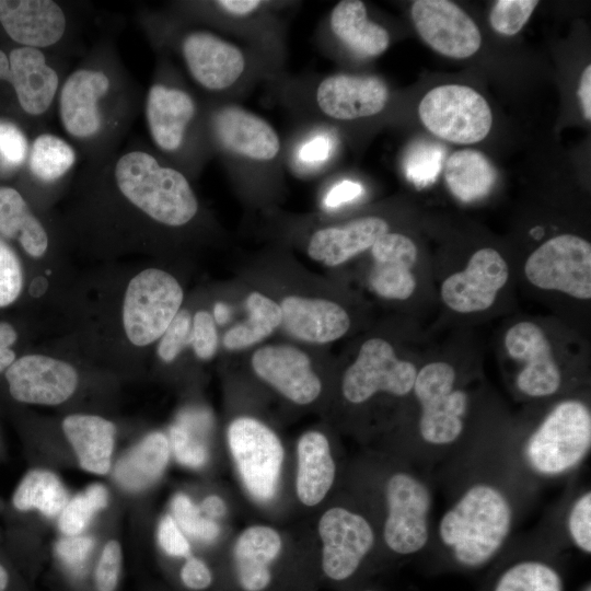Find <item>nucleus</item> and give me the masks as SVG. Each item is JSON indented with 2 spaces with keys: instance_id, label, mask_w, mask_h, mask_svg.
Segmentation results:
<instances>
[{
  "instance_id": "1",
  "label": "nucleus",
  "mask_w": 591,
  "mask_h": 591,
  "mask_svg": "<svg viewBox=\"0 0 591 591\" xmlns=\"http://www.w3.org/2000/svg\"><path fill=\"white\" fill-rule=\"evenodd\" d=\"M512 506L494 484H472L443 513L438 534L452 558L465 568L493 560L511 532Z\"/></svg>"
},
{
  "instance_id": "2",
  "label": "nucleus",
  "mask_w": 591,
  "mask_h": 591,
  "mask_svg": "<svg viewBox=\"0 0 591 591\" xmlns=\"http://www.w3.org/2000/svg\"><path fill=\"white\" fill-rule=\"evenodd\" d=\"M114 181L130 204L162 224L184 225L198 211L197 197L185 175L161 165L146 151L120 155L114 166Z\"/></svg>"
},
{
  "instance_id": "3",
  "label": "nucleus",
  "mask_w": 591,
  "mask_h": 591,
  "mask_svg": "<svg viewBox=\"0 0 591 591\" xmlns=\"http://www.w3.org/2000/svg\"><path fill=\"white\" fill-rule=\"evenodd\" d=\"M591 448V413L577 399L557 404L530 434L523 448L526 465L543 477L578 467Z\"/></svg>"
},
{
  "instance_id": "4",
  "label": "nucleus",
  "mask_w": 591,
  "mask_h": 591,
  "mask_svg": "<svg viewBox=\"0 0 591 591\" xmlns=\"http://www.w3.org/2000/svg\"><path fill=\"white\" fill-rule=\"evenodd\" d=\"M183 289L169 273L148 268L128 283L123 305L127 338L136 346L159 339L179 311Z\"/></svg>"
},
{
  "instance_id": "5",
  "label": "nucleus",
  "mask_w": 591,
  "mask_h": 591,
  "mask_svg": "<svg viewBox=\"0 0 591 591\" xmlns=\"http://www.w3.org/2000/svg\"><path fill=\"white\" fill-rule=\"evenodd\" d=\"M418 114L431 134L461 144L482 141L493 125L487 101L462 84H443L428 91L419 103Z\"/></svg>"
},
{
  "instance_id": "6",
  "label": "nucleus",
  "mask_w": 591,
  "mask_h": 591,
  "mask_svg": "<svg viewBox=\"0 0 591 591\" xmlns=\"http://www.w3.org/2000/svg\"><path fill=\"white\" fill-rule=\"evenodd\" d=\"M228 444L245 489L258 502H269L277 493L285 451L277 434L251 417L234 419L228 428Z\"/></svg>"
},
{
  "instance_id": "7",
  "label": "nucleus",
  "mask_w": 591,
  "mask_h": 591,
  "mask_svg": "<svg viewBox=\"0 0 591 591\" xmlns=\"http://www.w3.org/2000/svg\"><path fill=\"white\" fill-rule=\"evenodd\" d=\"M454 383L455 371L445 362L428 363L417 372L413 391L420 405L419 432L429 444H451L463 431L467 396Z\"/></svg>"
},
{
  "instance_id": "8",
  "label": "nucleus",
  "mask_w": 591,
  "mask_h": 591,
  "mask_svg": "<svg viewBox=\"0 0 591 591\" xmlns=\"http://www.w3.org/2000/svg\"><path fill=\"white\" fill-rule=\"evenodd\" d=\"M386 518L383 538L402 556L419 553L429 540L431 494L427 485L407 472L390 476L385 485Z\"/></svg>"
},
{
  "instance_id": "9",
  "label": "nucleus",
  "mask_w": 591,
  "mask_h": 591,
  "mask_svg": "<svg viewBox=\"0 0 591 591\" xmlns=\"http://www.w3.org/2000/svg\"><path fill=\"white\" fill-rule=\"evenodd\" d=\"M528 280L544 290H557L573 298H591V244L573 234L547 240L526 259Z\"/></svg>"
},
{
  "instance_id": "10",
  "label": "nucleus",
  "mask_w": 591,
  "mask_h": 591,
  "mask_svg": "<svg viewBox=\"0 0 591 591\" xmlns=\"http://www.w3.org/2000/svg\"><path fill=\"white\" fill-rule=\"evenodd\" d=\"M416 367L396 357L391 344L381 338L364 341L355 362L346 370L341 391L352 404H361L378 392L404 396L413 391Z\"/></svg>"
},
{
  "instance_id": "11",
  "label": "nucleus",
  "mask_w": 591,
  "mask_h": 591,
  "mask_svg": "<svg viewBox=\"0 0 591 591\" xmlns=\"http://www.w3.org/2000/svg\"><path fill=\"white\" fill-rule=\"evenodd\" d=\"M321 566L333 581L352 577L374 545V532L361 514L344 507L326 510L318 521Z\"/></svg>"
},
{
  "instance_id": "12",
  "label": "nucleus",
  "mask_w": 591,
  "mask_h": 591,
  "mask_svg": "<svg viewBox=\"0 0 591 591\" xmlns=\"http://www.w3.org/2000/svg\"><path fill=\"white\" fill-rule=\"evenodd\" d=\"M410 14L420 37L445 57L464 59L480 47L482 36L477 25L452 1L416 0Z\"/></svg>"
},
{
  "instance_id": "13",
  "label": "nucleus",
  "mask_w": 591,
  "mask_h": 591,
  "mask_svg": "<svg viewBox=\"0 0 591 591\" xmlns=\"http://www.w3.org/2000/svg\"><path fill=\"white\" fill-rule=\"evenodd\" d=\"M4 374L11 396L26 404L59 405L78 385V373L70 363L44 355L15 359Z\"/></svg>"
},
{
  "instance_id": "14",
  "label": "nucleus",
  "mask_w": 591,
  "mask_h": 591,
  "mask_svg": "<svg viewBox=\"0 0 591 591\" xmlns=\"http://www.w3.org/2000/svg\"><path fill=\"white\" fill-rule=\"evenodd\" d=\"M509 269L495 250L476 251L463 271L449 276L441 286V298L453 311L472 313L487 310L506 285Z\"/></svg>"
},
{
  "instance_id": "15",
  "label": "nucleus",
  "mask_w": 591,
  "mask_h": 591,
  "mask_svg": "<svg viewBox=\"0 0 591 591\" xmlns=\"http://www.w3.org/2000/svg\"><path fill=\"white\" fill-rule=\"evenodd\" d=\"M181 48L190 77L208 91L230 89L245 71L246 59L241 48L213 33L190 32Z\"/></svg>"
},
{
  "instance_id": "16",
  "label": "nucleus",
  "mask_w": 591,
  "mask_h": 591,
  "mask_svg": "<svg viewBox=\"0 0 591 591\" xmlns=\"http://www.w3.org/2000/svg\"><path fill=\"white\" fill-rule=\"evenodd\" d=\"M505 346L511 358L524 364L515 379L521 393L530 397H545L558 391L560 371L541 327L526 321L517 323L508 329Z\"/></svg>"
},
{
  "instance_id": "17",
  "label": "nucleus",
  "mask_w": 591,
  "mask_h": 591,
  "mask_svg": "<svg viewBox=\"0 0 591 591\" xmlns=\"http://www.w3.org/2000/svg\"><path fill=\"white\" fill-rule=\"evenodd\" d=\"M211 129L218 144L235 157L268 162L279 154L280 139L275 128L241 106L218 108L211 118Z\"/></svg>"
},
{
  "instance_id": "18",
  "label": "nucleus",
  "mask_w": 591,
  "mask_h": 591,
  "mask_svg": "<svg viewBox=\"0 0 591 591\" xmlns=\"http://www.w3.org/2000/svg\"><path fill=\"white\" fill-rule=\"evenodd\" d=\"M387 99L386 84L375 76L332 74L315 91L318 109L337 120L374 116L384 109Z\"/></svg>"
},
{
  "instance_id": "19",
  "label": "nucleus",
  "mask_w": 591,
  "mask_h": 591,
  "mask_svg": "<svg viewBox=\"0 0 591 591\" xmlns=\"http://www.w3.org/2000/svg\"><path fill=\"white\" fill-rule=\"evenodd\" d=\"M111 86L107 74L97 69L74 70L59 92V117L65 131L76 139H90L102 128L100 100Z\"/></svg>"
},
{
  "instance_id": "20",
  "label": "nucleus",
  "mask_w": 591,
  "mask_h": 591,
  "mask_svg": "<svg viewBox=\"0 0 591 591\" xmlns=\"http://www.w3.org/2000/svg\"><path fill=\"white\" fill-rule=\"evenodd\" d=\"M255 373L288 399L300 405L315 401L322 390L309 357L292 346H265L252 357Z\"/></svg>"
},
{
  "instance_id": "21",
  "label": "nucleus",
  "mask_w": 591,
  "mask_h": 591,
  "mask_svg": "<svg viewBox=\"0 0 591 591\" xmlns=\"http://www.w3.org/2000/svg\"><path fill=\"white\" fill-rule=\"evenodd\" d=\"M0 23L12 40L37 49L58 43L67 26L63 10L51 0H0Z\"/></svg>"
},
{
  "instance_id": "22",
  "label": "nucleus",
  "mask_w": 591,
  "mask_h": 591,
  "mask_svg": "<svg viewBox=\"0 0 591 591\" xmlns=\"http://www.w3.org/2000/svg\"><path fill=\"white\" fill-rule=\"evenodd\" d=\"M371 289L385 299H408L416 289L412 273L418 254L415 243L404 234L387 232L371 246Z\"/></svg>"
},
{
  "instance_id": "23",
  "label": "nucleus",
  "mask_w": 591,
  "mask_h": 591,
  "mask_svg": "<svg viewBox=\"0 0 591 591\" xmlns=\"http://www.w3.org/2000/svg\"><path fill=\"white\" fill-rule=\"evenodd\" d=\"M196 114L194 99L186 91L155 83L146 100V119L153 143L164 152H176Z\"/></svg>"
},
{
  "instance_id": "24",
  "label": "nucleus",
  "mask_w": 591,
  "mask_h": 591,
  "mask_svg": "<svg viewBox=\"0 0 591 591\" xmlns=\"http://www.w3.org/2000/svg\"><path fill=\"white\" fill-rule=\"evenodd\" d=\"M4 81L12 84L22 109L32 116L46 113L55 100L59 77L40 49L18 47L9 54Z\"/></svg>"
},
{
  "instance_id": "25",
  "label": "nucleus",
  "mask_w": 591,
  "mask_h": 591,
  "mask_svg": "<svg viewBox=\"0 0 591 591\" xmlns=\"http://www.w3.org/2000/svg\"><path fill=\"white\" fill-rule=\"evenodd\" d=\"M281 325L293 337L325 344L344 336L350 326L347 312L325 299L286 297L280 304Z\"/></svg>"
},
{
  "instance_id": "26",
  "label": "nucleus",
  "mask_w": 591,
  "mask_h": 591,
  "mask_svg": "<svg viewBox=\"0 0 591 591\" xmlns=\"http://www.w3.org/2000/svg\"><path fill=\"white\" fill-rule=\"evenodd\" d=\"M282 548L280 534L266 525L245 529L233 546L236 582L242 591H266L273 582V564Z\"/></svg>"
},
{
  "instance_id": "27",
  "label": "nucleus",
  "mask_w": 591,
  "mask_h": 591,
  "mask_svg": "<svg viewBox=\"0 0 591 591\" xmlns=\"http://www.w3.org/2000/svg\"><path fill=\"white\" fill-rule=\"evenodd\" d=\"M387 232L389 224L380 217L358 218L344 225L317 230L309 241L308 254L326 266H338L371 248Z\"/></svg>"
},
{
  "instance_id": "28",
  "label": "nucleus",
  "mask_w": 591,
  "mask_h": 591,
  "mask_svg": "<svg viewBox=\"0 0 591 591\" xmlns=\"http://www.w3.org/2000/svg\"><path fill=\"white\" fill-rule=\"evenodd\" d=\"M62 431L84 471L96 475L109 471L116 436L112 421L101 416L73 414L62 420Z\"/></svg>"
},
{
  "instance_id": "29",
  "label": "nucleus",
  "mask_w": 591,
  "mask_h": 591,
  "mask_svg": "<svg viewBox=\"0 0 591 591\" xmlns=\"http://www.w3.org/2000/svg\"><path fill=\"white\" fill-rule=\"evenodd\" d=\"M297 456V496L303 505L316 506L332 488L336 474L327 438L320 431H306L298 441Z\"/></svg>"
},
{
  "instance_id": "30",
  "label": "nucleus",
  "mask_w": 591,
  "mask_h": 591,
  "mask_svg": "<svg viewBox=\"0 0 591 591\" xmlns=\"http://www.w3.org/2000/svg\"><path fill=\"white\" fill-rule=\"evenodd\" d=\"M329 27L345 47L361 57L379 56L390 45L387 31L368 19L360 0L339 1L331 12Z\"/></svg>"
},
{
  "instance_id": "31",
  "label": "nucleus",
  "mask_w": 591,
  "mask_h": 591,
  "mask_svg": "<svg viewBox=\"0 0 591 591\" xmlns=\"http://www.w3.org/2000/svg\"><path fill=\"white\" fill-rule=\"evenodd\" d=\"M170 454V441L165 434L152 432L121 457L115 476L129 490L146 489L161 477Z\"/></svg>"
},
{
  "instance_id": "32",
  "label": "nucleus",
  "mask_w": 591,
  "mask_h": 591,
  "mask_svg": "<svg viewBox=\"0 0 591 591\" xmlns=\"http://www.w3.org/2000/svg\"><path fill=\"white\" fill-rule=\"evenodd\" d=\"M0 234L16 240L32 257H42L48 236L23 196L13 187L0 186Z\"/></svg>"
},
{
  "instance_id": "33",
  "label": "nucleus",
  "mask_w": 591,
  "mask_h": 591,
  "mask_svg": "<svg viewBox=\"0 0 591 591\" xmlns=\"http://www.w3.org/2000/svg\"><path fill=\"white\" fill-rule=\"evenodd\" d=\"M497 173L479 151L465 149L453 152L445 164V182L451 193L464 202L484 198L491 190Z\"/></svg>"
},
{
  "instance_id": "34",
  "label": "nucleus",
  "mask_w": 591,
  "mask_h": 591,
  "mask_svg": "<svg viewBox=\"0 0 591 591\" xmlns=\"http://www.w3.org/2000/svg\"><path fill=\"white\" fill-rule=\"evenodd\" d=\"M68 500V491L60 478L44 468L27 472L12 496L16 510H37L48 518L59 515Z\"/></svg>"
},
{
  "instance_id": "35",
  "label": "nucleus",
  "mask_w": 591,
  "mask_h": 591,
  "mask_svg": "<svg viewBox=\"0 0 591 591\" xmlns=\"http://www.w3.org/2000/svg\"><path fill=\"white\" fill-rule=\"evenodd\" d=\"M245 305L246 321L233 326L223 337V345L230 350L247 348L269 336L282 321L278 303L259 292H251Z\"/></svg>"
},
{
  "instance_id": "36",
  "label": "nucleus",
  "mask_w": 591,
  "mask_h": 591,
  "mask_svg": "<svg viewBox=\"0 0 591 591\" xmlns=\"http://www.w3.org/2000/svg\"><path fill=\"white\" fill-rule=\"evenodd\" d=\"M210 418L202 410H187L181 414L170 429V447L177 460L190 468L202 467L209 457L206 443Z\"/></svg>"
},
{
  "instance_id": "37",
  "label": "nucleus",
  "mask_w": 591,
  "mask_h": 591,
  "mask_svg": "<svg viewBox=\"0 0 591 591\" xmlns=\"http://www.w3.org/2000/svg\"><path fill=\"white\" fill-rule=\"evenodd\" d=\"M74 149L54 134L38 135L28 152L30 172L43 183H54L65 176L74 165Z\"/></svg>"
},
{
  "instance_id": "38",
  "label": "nucleus",
  "mask_w": 591,
  "mask_h": 591,
  "mask_svg": "<svg viewBox=\"0 0 591 591\" xmlns=\"http://www.w3.org/2000/svg\"><path fill=\"white\" fill-rule=\"evenodd\" d=\"M491 591H564V581L551 564L523 559L506 568Z\"/></svg>"
},
{
  "instance_id": "39",
  "label": "nucleus",
  "mask_w": 591,
  "mask_h": 591,
  "mask_svg": "<svg viewBox=\"0 0 591 591\" xmlns=\"http://www.w3.org/2000/svg\"><path fill=\"white\" fill-rule=\"evenodd\" d=\"M108 503V493L102 484H93L68 500L59 514L58 525L66 536L80 535L95 513Z\"/></svg>"
},
{
  "instance_id": "40",
  "label": "nucleus",
  "mask_w": 591,
  "mask_h": 591,
  "mask_svg": "<svg viewBox=\"0 0 591 591\" xmlns=\"http://www.w3.org/2000/svg\"><path fill=\"white\" fill-rule=\"evenodd\" d=\"M171 506L173 519L187 535L205 543L217 540L220 534L218 523L206 518L186 495L176 494Z\"/></svg>"
},
{
  "instance_id": "41",
  "label": "nucleus",
  "mask_w": 591,
  "mask_h": 591,
  "mask_svg": "<svg viewBox=\"0 0 591 591\" xmlns=\"http://www.w3.org/2000/svg\"><path fill=\"white\" fill-rule=\"evenodd\" d=\"M443 155L442 148L437 143H417L407 154L405 161L406 176L417 187L430 184L441 170Z\"/></svg>"
},
{
  "instance_id": "42",
  "label": "nucleus",
  "mask_w": 591,
  "mask_h": 591,
  "mask_svg": "<svg viewBox=\"0 0 591 591\" xmlns=\"http://www.w3.org/2000/svg\"><path fill=\"white\" fill-rule=\"evenodd\" d=\"M537 4L536 0H499L490 11V25L497 33L512 36L525 25Z\"/></svg>"
},
{
  "instance_id": "43",
  "label": "nucleus",
  "mask_w": 591,
  "mask_h": 591,
  "mask_svg": "<svg viewBox=\"0 0 591 591\" xmlns=\"http://www.w3.org/2000/svg\"><path fill=\"white\" fill-rule=\"evenodd\" d=\"M566 526L571 543L582 553H591V491L579 495L569 507Z\"/></svg>"
},
{
  "instance_id": "44",
  "label": "nucleus",
  "mask_w": 591,
  "mask_h": 591,
  "mask_svg": "<svg viewBox=\"0 0 591 591\" xmlns=\"http://www.w3.org/2000/svg\"><path fill=\"white\" fill-rule=\"evenodd\" d=\"M22 289L21 262L11 246L0 237V308L12 304Z\"/></svg>"
},
{
  "instance_id": "45",
  "label": "nucleus",
  "mask_w": 591,
  "mask_h": 591,
  "mask_svg": "<svg viewBox=\"0 0 591 591\" xmlns=\"http://www.w3.org/2000/svg\"><path fill=\"white\" fill-rule=\"evenodd\" d=\"M193 318L188 311H178L160 337L158 355L165 362H172L179 352L190 345Z\"/></svg>"
},
{
  "instance_id": "46",
  "label": "nucleus",
  "mask_w": 591,
  "mask_h": 591,
  "mask_svg": "<svg viewBox=\"0 0 591 591\" xmlns=\"http://www.w3.org/2000/svg\"><path fill=\"white\" fill-rule=\"evenodd\" d=\"M30 152L24 132L14 123L0 119V165L15 169L24 163Z\"/></svg>"
},
{
  "instance_id": "47",
  "label": "nucleus",
  "mask_w": 591,
  "mask_h": 591,
  "mask_svg": "<svg viewBox=\"0 0 591 591\" xmlns=\"http://www.w3.org/2000/svg\"><path fill=\"white\" fill-rule=\"evenodd\" d=\"M123 561L121 547L117 541H108L101 553L95 568L97 591H115L118 584Z\"/></svg>"
},
{
  "instance_id": "48",
  "label": "nucleus",
  "mask_w": 591,
  "mask_h": 591,
  "mask_svg": "<svg viewBox=\"0 0 591 591\" xmlns=\"http://www.w3.org/2000/svg\"><path fill=\"white\" fill-rule=\"evenodd\" d=\"M190 346L195 355L202 360L211 359L217 350L218 334L212 315L198 311L193 317Z\"/></svg>"
},
{
  "instance_id": "49",
  "label": "nucleus",
  "mask_w": 591,
  "mask_h": 591,
  "mask_svg": "<svg viewBox=\"0 0 591 591\" xmlns=\"http://www.w3.org/2000/svg\"><path fill=\"white\" fill-rule=\"evenodd\" d=\"M158 540L165 554L172 557L187 558L190 545L172 515H165L158 528Z\"/></svg>"
},
{
  "instance_id": "50",
  "label": "nucleus",
  "mask_w": 591,
  "mask_h": 591,
  "mask_svg": "<svg viewBox=\"0 0 591 591\" xmlns=\"http://www.w3.org/2000/svg\"><path fill=\"white\" fill-rule=\"evenodd\" d=\"M179 578L182 583L192 591H202L212 583V572L208 565L200 558L189 556L185 559Z\"/></svg>"
},
{
  "instance_id": "51",
  "label": "nucleus",
  "mask_w": 591,
  "mask_h": 591,
  "mask_svg": "<svg viewBox=\"0 0 591 591\" xmlns=\"http://www.w3.org/2000/svg\"><path fill=\"white\" fill-rule=\"evenodd\" d=\"M93 547V541L89 537L68 536L57 544V554L72 568H80L86 560Z\"/></svg>"
},
{
  "instance_id": "52",
  "label": "nucleus",
  "mask_w": 591,
  "mask_h": 591,
  "mask_svg": "<svg viewBox=\"0 0 591 591\" xmlns=\"http://www.w3.org/2000/svg\"><path fill=\"white\" fill-rule=\"evenodd\" d=\"M331 144L329 137L325 135L316 136L302 146L299 158L308 164L323 162L329 157Z\"/></svg>"
},
{
  "instance_id": "53",
  "label": "nucleus",
  "mask_w": 591,
  "mask_h": 591,
  "mask_svg": "<svg viewBox=\"0 0 591 591\" xmlns=\"http://www.w3.org/2000/svg\"><path fill=\"white\" fill-rule=\"evenodd\" d=\"M362 193V187L359 183L345 179L335 185L325 196L324 205L327 208H335L341 204L351 201L359 197Z\"/></svg>"
},
{
  "instance_id": "54",
  "label": "nucleus",
  "mask_w": 591,
  "mask_h": 591,
  "mask_svg": "<svg viewBox=\"0 0 591 591\" xmlns=\"http://www.w3.org/2000/svg\"><path fill=\"white\" fill-rule=\"evenodd\" d=\"M18 338L14 327L0 322V372L5 371L15 360V352L10 348Z\"/></svg>"
},
{
  "instance_id": "55",
  "label": "nucleus",
  "mask_w": 591,
  "mask_h": 591,
  "mask_svg": "<svg viewBox=\"0 0 591 591\" xmlns=\"http://www.w3.org/2000/svg\"><path fill=\"white\" fill-rule=\"evenodd\" d=\"M263 1L259 0H219L215 4L222 12L234 18H246L262 8Z\"/></svg>"
},
{
  "instance_id": "56",
  "label": "nucleus",
  "mask_w": 591,
  "mask_h": 591,
  "mask_svg": "<svg viewBox=\"0 0 591 591\" xmlns=\"http://www.w3.org/2000/svg\"><path fill=\"white\" fill-rule=\"evenodd\" d=\"M578 96L582 106L583 116L591 119V66L588 65L581 74L578 88Z\"/></svg>"
},
{
  "instance_id": "57",
  "label": "nucleus",
  "mask_w": 591,
  "mask_h": 591,
  "mask_svg": "<svg viewBox=\"0 0 591 591\" xmlns=\"http://www.w3.org/2000/svg\"><path fill=\"white\" fill-rule=\"evenodd\" d=\"M198 507L206 518L213 521H216V519L218 518L223 517L227 512L225 502L221 497L217 495H210L206 497Z\"/></svg>"
},
{
  "instance_id": "58",
  "label": "nucleus",
  "mask_w": 591,
  "mask_h": 591,
  "mask_svg": "<svg viewBox=\"0 0 591 591\" xmlns=\"http://www.w3.org/2000/svg\"><path fill=\"white\" fill-rule=\"evenodd\" d=\"M213 316L215 322H217L218 324L225 323L230 316V310L228 305L221 302L216 303L213 309Z\"/></svg>"
},
{
  "instance_id": "59",
  "label": "nucleus",
  "mask_w": 591,
  "mask_h": 591,
  "mask_svg": "<svg viewBox=\"0 0 591 591\" xmlns=\"http://www.w3.org/2000/svg\"><path fill=\"white\" fill-rule=\"evenodd\" d=\"M11 582L9 570L0 563V591H8Z\"/></svg>"
},
{
  "instance_id": "60",
  "label": "nucleus",
  "mask_w": 591,
  "mask_h": 591,
  "mask_svg": "<svg viewBox=\"0 0 591 591\" xmlns=\"http://www.w3.org/2000/svg\"><path fill=\"white\" fill-rule=\"evenodd\" d=\"M9 72V57L0 49V80H5Z\"/></svg>"
},
{
  "instance_id": "61",
  "label": "nucleus",
  "mask_w": 591,
  "mask_h": 591,
  "mask_svg": "<svg viewBox=\"0 0 591 591\" xmlns=\"http://www.w3.org/2000/svg\"><path fill=\"white\" fill-rule=\"evenodd\" d=\"M582 591H591L590 584H588Z\"/></svg>"
},
{
  "instance_id": "62",
  "label": "nucleus",
  "mask_w": 591,
  "mask_h": 591,
  "mask_svg": "<svg viewBox=\"0 0 591 591\" xmlns=\"http://www.w3.org/2000/svg\"><path fill=\"white\" fill-rule=\"evenodd\" d=\"M363 591H374V590H363Z\"/></svg>"
}]
</instances>
